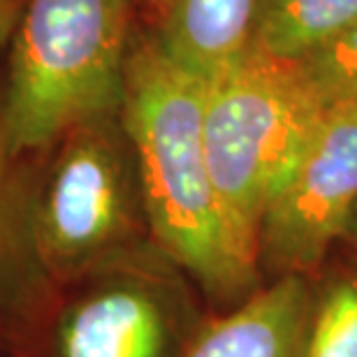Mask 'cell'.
Listing matches in <instances>:
<instances>
[{
    "mask_svg": "<svg viewBox=\"0 0 357 357\" xmlns=\"http://www.w3.org/2000/svg\"><path fill=\"white\" fill-rule=\"evenodd\" d=\"M206 82L137 28L126 68L121 121L132 142L151 241L213 304L234 306L262 285L234 248L204 149Z\"/></svg>",
    "mask_w": 357,
    "mask_h": 357,
    "instance_id": "6da1fadb",
    "label": "cell"
},
{
    "mask_svg": "<svg viewBox=\"0 0 357 357\" xmlns=\"http://www.w3.org/2000/svg\"><path fill=\"white\" fill-rule=\"evenodd\" d=\"M132 0H26L0 100V151L38 160L84 121L121 114Z\"/></svg>",
    "mask_w": 357,
    "mask_h": 357,
    "instance_id": "7a4b0ae2",
    "label": "cell"
},
{
    "mask_svg": "<svg viewBox=\"0 0 357 357\" xmlns=\"http://www.w3.org/2000/svg\"><path fill=\"white\" fill-rule=\"evenodd\" d=\"M28 213L35 253L56 288L151 241L121 114L84 121L40 155Z\"/></svg>",
    "mask_w": 357,
    "mask_h": 357,
    "instance_id": "3957f363",
    "label": "cell"
},
{
    "mask_svg": "<svg viewBox=\"0 0 357 357\" xmlns=\"http://www.w3.org/2000/svg\"><path fill=\"white\" fill-rule=\"evenodd\" d=\"M323 114L288 66L248 49L206 82L204 149L211 181L232 244L255 269V239L269 199Z\"/></svg>",
    "mask_w": 357,
    "mask_h": 357,
    "instance_id": "277c9868",
    "label": "cell"
},
{
    "mask_svg": "<svg viewBox=\"0 0 357 357\" xmlns=\"http://www.w3.org/2000/svg\"><path fill=\"white\" fill-rule=\"evenodd\" d=\"M188 278L153 241L59 288L38 355L178 357L188 346Z\"/></svg>",
    "mask_w": 357,
    "mask_h": 357,
    "instance_id": "5b68a950",
    "label": "cell"
},
{
    "mask_svg": "<svg viewBox=\"0 0 357 357\" xmlns=\"http://www.w3.org/2000/svg\"><path fill=\"white\" fill-rule=\"evenodd\" d=\"M357 206V105L327 109L269 199L255 239L262 278H311Z\"/></svg>",
    "mask_w": 357,
    "mask_h": 357,
    "instance_id": "8992f818",
    "label": "cell"
},
{
    "mask_svg": "<svg viewBox=\"0 0 357 357\" xmlns=\"http://www.w3.org/2000/svg\"><path fill=\"white\" fill-rule=\"evenodd\" d=\"M35 165L0 155V357H38L59 297L33 246L28 206Z\"/></svg>",
    "mask_w": 357,
    "mask_h": 357,
    "instance_id": "52a82bcc",
    "label": "cell"
},
{
    "mask_svg": "<svg viewBox=\"0 0 357 357\" xmlns=\"http://www.w3.org/2000/svg\"><path fill=\"white\" fill-rule=\"evenodd\" d=\"M313 297L306 276L271 278L199 327L178 357H304Z\"/></svg>",
    "mask_w": 357,
    "mask_h": 357,
    "instance_id": "ba28073f",
    "label": "cell"
},
{
    "mask_svg": "<svg viewBox=\"0 0 357 357\" xmlns=\"http://www.w3.org/2000/svg\"><path fill=\"white\" fill-rule=\"evenodd\" d=\"M255 0H165L153 33L169 59L209 82L248 49Z\"/></svg>",
    "mask_w": 357,
    "mask_h": 357,
    "instance_id": "9c48e42d",
    "label": "cell"
},
{
    "mask_svg": "<svg viewBox=\"0 0 357 357\" xmlns=\"http://www.w3.org/2000/svg\"><path fill=\"white\" fill-rule=\"evenodd\" d=\"M357 21V0H255L248 52L281 66L309 59Z\"/></svg>",
    "mask_w": 357,
    "mask_h": 357,
    "instance_id": "30bf717a",
    "label": "cell"
},
{
    "mask_svg": "<svg viewBox=\"0 0 357 357\" xmlns=\"http://www.w3.org/2000/svg\"><path fill=\"white\" fill-rule=\"evenodd\" d=\"M304 357H357V269L334 274L316 290Z\"/></svg>",
    "mask_w": 357,
    "mask_h": 357,
    "instance_id": "8fae6325",
    "label": "cell"
},
{
    "mask_svg": "<svg viewBox=\"0 0 357 357\" xmlns=\"http://www.w3.org/2000/svg\"><path fill=\"white\" fill-rule=\"evenodd\" d=\"M288 68L323 112L357 105V21L327 47Z\"/></svg>",
    "mask_w": 357,
    "mask_h": 357,
    "instance_id": "7c38bea8",
    "label": "cell"
},
{
    "mask_svg": "<svg viewBox=\"0 0 357 357\" xmlns=\"http://www.w3.org/2000/svg\"><path fill=\"white\" fill-rule=\"evenodd\" d=\"M24 5H26V0H7V3H0V47H3V42L12 38V31L21 17ZM0 155H5V153L0 151Z\"/></svg>",
    "mask_w": 357,
    "mask_h": 357,
    "instance_id": "4fadbf2b",
    "label": "cell"
},
{
    "mask_svg": "<svg viewBox=\"0 0 357 357\" xmlns=\"http://www.w3.org/2000/svg\"><path fill=\"white\" fill-rule=\"evenodd\" d=\"M344 241H348V244H351L353 248H357V206H355V211H353L351 223H348V230H346Z\"/></svg>",
    "mask_w": 357,
    "mask_h": 357,
    "instance_id": "5bb4252c",
    "label": "cell"
},
{
    "mask_svg": "<svg viewBox=\"0 0 357 357\" xmlns=\"http://www.w3.org/2000/svg\"><path fill=\"white\" fill-rule=\"evenodd\" d=\"M132 3L146 7V10L151 12L153 19H155V17H158V12H160V7H162V3H165V0H132Z\"/></svg>",
    "mask_w": 357,
    "mask_h": 357,
    "instance_id": "9a60e30c",
    "label": "cell"
},
{
    "mask_svg": "<svg viewBox=\"0 0 357 357\" xmlns=\"http://www.w3.org/2000/svg\"><path fill=\"white\" fill-rule=\"evenodd\" d=\"M0 3H7V0H0Z\"/></svg>",
    "mask_w": 357,
    "mask_h": 357,
    "instance_id": "2e32d148",
    "label": "cell"
}]
</instances>
